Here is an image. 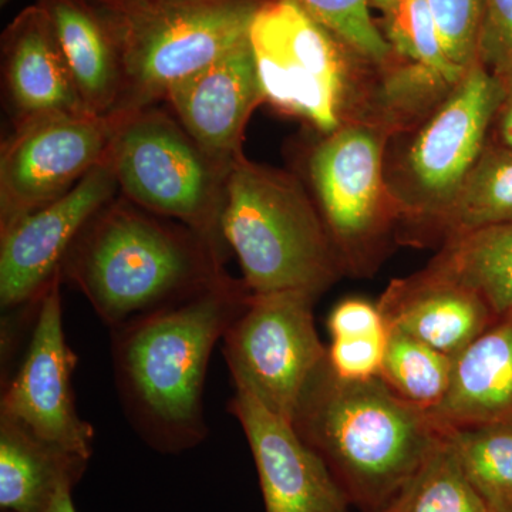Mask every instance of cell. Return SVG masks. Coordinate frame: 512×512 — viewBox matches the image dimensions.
<instances>
[{
    "mask_svg": "<svg viewBox=\"0 0 512 512\" xmlns=\"http://www.w3.org/2000/svg\"><path fill=\"white\" fill-rule=\"evenodd\" d=\"M251 295L242 279L225 274L184 301L110 329L120 404L148 447L173 456L207 439L204 386L212 352Z\"/></svg>",
    "mask_w": 512,
    "mask_h": 512,
    "instance_id": "1",
    "label": "cell"
},
{
    "mask_svg": "<svg viewBox=\"0 0 512 512\" xmlns=\"http://www.w3.org/2000/svg\"><path fill=\"white\" fill-rule=\"evenodd\" d=\"M227 251L119 194L94 214L62 264L109 329L190 298L228 274Z\"/></svg>",
    "mask_w": 512,
    "mask_h": 512,
    "instance_id": "2",
    "label": "cell"
},
{
    "mask_svg": "<svg viewBox=\"0 0 512 512\" xmlns=\"http://www.w3.org/2000/svg\"><path fill=\"white\" fill-rule=\"evenodd\" d=\"M292 424L362 512L384 510L444 436L431 413L380 377L340 379L328 359L303 392Z\"/></svg>",
    "mask_w": 512,
    "mask_h": 512,
    "instance_id": "3",
    "label": "cell"
},
{
    "mask_svg": "<svg viewBox=\"0 0 512 512\" xmlns=\"http://www.w3.org/2000/svg\"><path fill=\"white\" fill-rule=\"evenodd\" d=\"M221 229L252 293L319 298L346 274L313 195L295 175L247 156L229 171Z\"/></svg>",
    "mask_w": 512,
    "mask_h": 512,
    "instance_id": "4",
    "label": "cell"
},
{
    "mask_svg": "<svg viewBox=\"0 0 512 512\" xmlns=\"http://www.w3.org/2000/svg\"><path fill=\"white\" fill-rule=\"evenodd\" d=\"M249 40L264 103L323 136L369 113L379 66L292 0H264Z\"/></svg>",
    "mask_w": 512,
    "mask_h": 512,
    "instance_id": "5",
    "label": "cell"
},
{
    "mask_svg": "<svg viewBox=\"0 0 512 512\" xmlns=\"http://www.w3.org/2000/svg\"><path fill=\"white\" fill-rule=\"evenodd\" d=\"M110 157L127 200L228 251L221 217L229 171L198 146L171 111L156 104L128 111Z\"/></svg>",
    "mask_w": 512,
    "mask_h": 512,
    "instance_id": "6",
    "label": "cell"
},
{
    "mask_svg": "<svg viewBox=\"0 0 512 512\" xmlns=\"http://www.w3.org/2000/svg\"><path fill=\"white\" fill-rule=\"evenodd\" d=\"M393 136L382 121L360 117L322 136L309 156L312 195L346 274H373L402 225L384 167Z\"/></svg>",
    "mask_w": 512,
    "mask_h": 512,
    "instance_id": "7",
    "label": "cell"
},
{
    "mask_svg": "<svg viewBox=\"0 0 512 512\" xmlns=\"http://www.w3.org/2000/svg\"><path fill=\"white\" fill-rule=\"evenodd\" d=\"M503 83L478 57L410 138L387 174L403 227L420 239L456 200L487 147V134L503 101Z\"/></svg>",
    "mask_w": 512,
    "mask_h": 512,
    "instance_id": "8",
    "label": "cell"
},
{
    "mask_svg": "<svg viewBox=\"0 0 512 512\" xmlns=\"http://www.w3.org/2000/svg\"><path fill=\"white\" fill-rule=\"evenodd\" d=\"M262 2L160 0L136 15L114 19L124 70V94L117 111L164 101L174 83L247 40Z\"/></svg>",
    "mask_w": 512,
    "mask_h": 512,
    "instance_id": "9",
    "label": "cell"
},
{
    "mask_svg": "<svg viewBox=\"0 0 512 512\" xmlns=\"http://www.w3.org/2000/svg\"><path fill=\"white\" fill-rule=\"evenodd\" d=\"M316 299L303 291L252 293L222 339L235 390L291 423L303 392L328 359L316 330Z\"/></svg>",
    "mask_w": 512,
    "mask_h": 512,
    "instance_id": "10",
    "label": "cell"
},
{
    "mask_svg": "<svg viewBox=\"0 0 512 512\" xmlns=\"http://www.w3.org/2000/svg\"><path fill=\"white\" fill-rule=\"evenodd\" d=\"M128 111L23 121L0 154V232L59 200L109 154Z\"/></svg>",
    "mask_w": 512,
    "mask_h": 512,
    "instance_id": "11",
    "label": "cell"
},
{
    "mask_svg": "<svg viewBox=\"0 0 512 512\" xmlns=\"http://www.w3.org/2000/svg\"><path fill=\"white\" fill-rule=\"evenodd\" d=\"M62 284L60 269L40 299L18 370L2 383L0 414L18 420L43 440L90 460L94 430L77 413L72 384L77 355L64 335Z\"/></svg>",
    "mask_w": 512,
    "mask_h": 512,
    "instance_id": "12",
    "label": "cell"
},
{
    "mask_svg": "<svg viewBox=\"0 0 512 512\" xmlns=\"http://www.w3.org/2000/svg\"><path fill=\"white\" fill-rule=\"evenodd\" d=\"M110 150L76 187L0 232V306L35 305L62 269L74 239L119 194Z\"/></svg>",
    "mask_w": 512,
    "mask_h": 512,
    "instance_id": "13",
    "label": "cell"
},
{
    "mask_svg": "<svg viewBox=\"0 0 512 512\" xmlns=\"http://www.w3.org/2000/svg\"><path fill=\"white\" fill-rule=\"evenodd\" d=\"M228 412L247 437L265 512H350L338 481L291 421L244 390H235Z\"/></svg>",
    "mask_w": 512,
    "mask_h": 512,
    "instance_id": "14",
    "label": "cell"
},
{
    "mask_svg": "<svg viewBox=\"0 0 512 512\" xmlns=\"http://www.w3.org/2000/svg\"><path fill=\"white\" fill-rule=\"evenodd\" d=\"M164 101L198 146L222 168L245 156V131L264 103L249 37L220 59L174 83Z\"/></svg>",
    "mask_w": 512,
    "mask_h": 512,
    "instance_id": "15",
    "label": "cell"
},
{
    "mask_svg": "<svg viewBox=\"0 0 512 512\" xmlns=\"http://www.w3.org/2000/svg\"><path fill=\"white\" fill-rule=\"evenodd\" d=\"M2 83L13 126L49 114L89 113L52 22L37 3L3 32Z\"/></svg>",
    "mask_w": 512,
    "mask_h": 512,
    "instance_id": "16",
    "label": "cell"
},
{
    "mask_svg": "<svg viewBox=\"0 0 512 512\" xmlns=\"http://www.w3.org/2000/svg\"><path fill=\"white\" fill-rule=\"evenodd\" d=\"M377 306L387 329L406 333L451 357L498 319L473 289L426 268L393 279Z\"/></svg>",
    "mask_w": 512,
    "mask_h": 512,
    "instance_id": "17",
    "label": "cell"
},
{
    "mask_svg": "<svg viewBox=\"0 0 512 512\" xmlns=\"http://www.w3.org/2000/svg\"><path fill=\"white\" fill-rule=\"evenodd\" d=\"M52 22L63 55L90 114L119 110L123 57L116 22L87 0H37Z\"/></svg>",
    "mask_w": 512,
    "mask_h": 512,
    "instance_id": "18",
    "label": "cell"
},
{
    "mask_svg": "<svg viewBox=\"0 0 512 512\" xmlns=\"http://www.w3.org/2000/svg\"><path fill=\"white\" fill-rule=\"evenodd\" d=\"M431 416L444 430L512 424V313L454 357L450 387Z\"/></svg>",
    "mask_w": 512,
    "mask_h": 512,
    "instance_id": "19",
    "label": "cell"
},
{
    "mask_svg": "<svg viewBox=\"0 0 512 512\" xmlns=\"http://www.w3.org/2000/svg\"><path fill=\"white\" fill-rule=\"evenodd\" d=\"M89 461L0 414V511L49 512L63 488L79 484Z\"/></svg>",
    "mask_w": 512,
    "mask_h": 512,
    "instance_id": "20",
    "label": "cell"
},
{
    "mask_svg": "<svg viewBox=\"0 0 512 512\" xmlns=\"http://www.w3.org/2000/svg\"><path fill=\"white\" fill-rule=\"evenodd\" d=\"M426 269L473 289L497 318L512 313V221L446 239Z\"/></svg>",
    "mask_w": 512,
    "mask_h": 512,
    "instance_id": "21",
    "label": "cell"
},
{
    "mask_svg": "<svg viewBox=\"0 0 512 512\" xmlns=\"http://www.w3.org/2000/svg\"><path fill=\"white\" fill-rule=\"evenodd\" d=\"M512 221V151L487 146L476 167L443 214L423 237L441 241L490 225Z\"/></svg>",
    "mask_w": 512,
    "mask_h": 512,
    "instance_id": "22",
    "label": "cell"
},
{
    "mask_svg": "<svg viewBox=\"0 0 512 512\" xmlns=\"http://www.w3.org/2000/svg\"><path fill=\"white\" fill-rule=\"evenodd\" d=\"M464 476L493 512L512 511V424L448 429Z\"/></svg>",
    "mask_w": 512,
    "mask_h": 512,
    "instance_id": "23",
    "label": "cell"
},
{
    "mask_svg": "<svg viewBox=\"0 0 512 512\" xmlns=\"http://www.w3.org/2000/svg\"><path fill=\"white\" fill-rule=\"evenodd\" d=\"M453 366L454 357L399 330H389L380 379L397 396L431 413L446 397Z\"/></svg>",
    "mask_w": 512,
    "mask_h": 512,
    "instance_id": "24",
    "label": "cell"
},
{
    "mask_svg": "<svg viewBox=\"0 0 512 512\" xmlns=\"http://www.w3.org/2000/svg\"><path fill=\"white\" fill-rule=\"evenodd\" d=\"M380 512H493L464 476L456 454L443 439L399 494Z\"/></svg>",
    "mask_w": 512,
    "mask_h": 512,
    "instance_id": "25",
    "label": "cell"
},
{
    "mask_svg": "<svg viewBox=\"0 0 512 512\" xmlns=\"http://www.w3.org/2000/svg\"><path fill=\"white\" fill-rule=\"evenodd\" d=\"M372 8L380 13L383 36L394 55L439 74L451 86L466 73L444 55L426 0H372Z\"/></svg>",
    "mask_w": 512,
    "mask_h": 512,
    "instance_id": "26",
    "label": "cell"
},
{
    "mask_svg": "<svg viewBox=\"0 0 512 512\" xmlns=\"http://www.w3.org/2000/svg\"><path fill=\"white\" fill-rule=\"evenodd\" d=\"M350 49L376 66L392 60L393 50L373 20L372 0H292Z\"/></svg>",
    "mask_w": 512,
    "mask_h": 512,
    "instance_id": "27",
    "label": "cell"
},
{
    "mask_svg": "<svg viewBox=\"0 0 512 512\" xmlns=\"http://www.w3.org/2000/svg\"><path fill=\"white\" fill-rule=\"evenodd\" d=\"M444 55L460 72L480 57L485 20L484 0H426Z\"/></svg>",
    "mask_w": 512,
    "mask_h": 512,
    "instance_id": "28",
    "label": "cell"
},
{
    "mask_svg": "<svg viewBox=\"0 0 512 512\" xmlns=\"http://www.w3.org/2000/svg\"><path fill=\"white\" fill-rule=\"evenodd\" d=\"M389 329L373 335L335 338L328 348V363L336 376L350 382L380 377Z\"/></svg>",
    "mask_w": 512,
    "mask_h": 512,
    "instance_id": "29",
    "label": "cell"
},
{
    "mask_svg": "<svg viewBox=\"0 0 512 512\" xmlns=\"http://www.w3.org/2000/svg\"><path fill=\"white\" fill-rule=\"evenodd\" d=\"M480 57L490 69L512 67V0H484Z\"/></svg>",
    "mask_w": 512,
    "mask_h": 512,
    "instance_id": "30",
    "label": "cell"
},
{
    "mask_svg": "<svg viewBox=\"0 0 512 512\" xmlns=\"http://www.w3.org/2000/svg\"><path fill=\"white\" fill-rule=\"evenodd\" d=\"M328 329L332 339L373 335L387 329L377 303L350 298L338 303L330 312Z\"/></svg>",
    "mask_w": 512,
    "mask_h": 512,
    "instance_id": "31",
    "label": "cell"
},
{
    "mask_svg": "<svg viewBox=\"0 0 512 512\" xmlns=\"http://www.w3.org/2000/svg\"><path fill=\"white\" fill-rule=\"evenodd\" d=\"M503 83L504 97L498 110V124L503 146L512 151V67L503 66L491 69Z\"/></svg>",
    "mask_w": 512,
    "mask_h": 512,
    "instance_id": "32",
    "label": "cell"
},
{
    "mask_svg": "<svg viewBox=\"0 0 512 512\" xmlns=\"http://www.w3.org/2000/svg\"><path fill=\"white\" fill-rule=\"evenodd\" d=\"M111 18L120 20L156 5L160 0H87Z\"/></svg>",
    "mask_w": 512,
    "mask_h": 512,
    "instance_id": "33",
    "label": "cell"
},
{
    "mask_svg": "<svg viewBox=\"0 0 512 512\" xmlns=\"http://www.w3.org/2000/svg\"><path fill=\"white\" fill-rule=\"evenodd\" d=\"M49 512H77L73 503V488H63V490L57 494L55 503H53Z\"/></svg>",
    "mask_w": 512,
    "mask_h": 512,
    "instance_id": "34",
    "label": "cell"
},
{
    "mask_svg": "<svg viewBox=\"0 0 512 512\" xmlns=\"http://www.w3.org/2000/svg\"><path fill=\"white\" fill-rule=\"evenodd\" d=\"M512 512V511H511Z\"/></svg>",
    "mask_w": 512,
    "mask_h": 512,
    "instance_id": "35",
    "label": "cell"
}]
</instances>
